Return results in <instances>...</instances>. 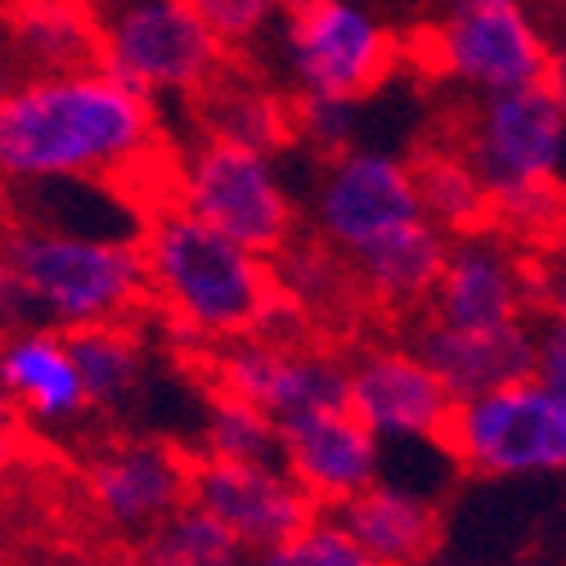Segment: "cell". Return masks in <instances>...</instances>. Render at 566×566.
<instances>
[{"instance_id": "7a4b0ae2", "label": "cell", "mask_w": 566, "mask_h": 566, "mask_svg": "<svg viewBox=\"0 0 566 566\" xmlns=\"http://www.w3.org/2000/svg\"><path fill=\"white\" fill-rule=\"evenodd\" d=\"M149 311L185 350H217L226 342L274 333V319L293 311L274 289L265 256L217 234L176 202L149 207L139 226Z\"/></svg>"}, {"instance_id": "484cf974", "label": "cell", "mask_w": 566, "mask_h": 566, "mask_svg": "<svg viewBox=\"0 0 566 566\" xmlns=\"http://www.w3.org/2000/svg\"><path fill=\"white\" fill-rule=\"evenodd\" d=\"M198 459H226V463H283V432L279 422L256 409L252 400L211 391L202 418V446Z\"/></svg>"}, {"instance_id": "cb8c5ba5", "label": "cell", "mask_w": 566, "mask_h": 566, "mask_svg": "<svg viewBox=\"0 0 566 566\" xmlns=\"http://www.w3.org/2000/svg\"><path fill=\"white\" fill-rule=\"evenodd\" d=\"M193 108L202 113V130L211 135L239 139V145H252L265 154L293 145V99H283L256 82H243L234 73H226Z\"/></svg>"}, {"instance_id": "ffe728a7", "label": "cell", "mask_w": 566, "mask_h": 566, "mask_svg": "<svg viewBox=\"0 0 566 566\" xmlns=\"http://www.w3.org/2000/svg\"><path fill=\"white\" fill-rule=\"evenodd\" d=\"M446 234L428 221H405L387 234H378L374 243L356 248L346 261L350 274V289L374 297L378 306L391 311H413V306H428L432 289H437V274L446 261Z\"/></svg>"}, {"instance_id": "8d00e7d4", "label": "cell", "mask_w": 566, "mask_h": 566, "mask_svg": "<svg viewBox=\"0 0 566 566\" xmlns=\"http://www.w3.org/2000/svg\"><path fill=\"white\" fill-rule=\"evenodd\" d=\"M315 0H279V19H289V14H302V10H311Z\"/></svg>"}, {"instance_id": "d6986e66", "label": "cell", "mask_w": 566, "mask_h": 566, "mask_svg": "<svg viewBox=\"0 0 566 566\" xmlns=\"http://www.w3.org/2000/svg\"><path fill=\"white\" fill-rule=\"evenodd\" d=\"M0 50L23 67V77L95 67L99 63L95 0H6Z\"/></svg>"}, {"instance_id": "9a60e30c", "label": "cell", "mask_w": 566, "mask_h": 566, "mask_svg": "<svg viewBox=\"0 0 566 566\" xmlns=\"http://www.w3.org/2000/svg\"><path fill=\"white\" fill-rule=\"evenodd\" d=\"M279 432H283V468L293 472V481L311 494L319 513H333L346 500H356L387 468L382 459L387 446L346 405L306 413Z\"/></svg>"}, {"instance_id": "6da1fadb", "label": "cell", "mask_w": 566, "mask_h": 566, "mask_svg": "<svg viewBox=\"0 0 566 566\" xmlns=\"http://www.w3.org/2000/svg\"><path fill=\"white\" fill-rule=\"evenodd\" d=\"M54 180L113 189L158 180L167 193L171 149L158 104L108 77L99 63L23 77L0 104V193Z\"/></svg>"}, {"instance_id": "30bf717a", "label": "cell", "mask_w": 566, "mask_h": 566, "mask_svg": "<svg viewBox=\"0 0 566 566\" xmlns=\"http://www.w3.org/2000/svg\"><path fill=\"white\" fill-rule=\"evenodd\" d=\"M418 217L422 211H418L409 158H396L387 149H360V145L319 158L306 221H311V239H319L337 256H350L378 234Z\"/></svg>"}, {"instance_id": "f546056e", "label": "cell", "mask_w": 566, "mask_h": 566, "mask_svg": "<svg viewBox=\"0 0 566 566\" xmlns=\"http://www.w3.org/2000/svg\"><path fill=\"white\" fill-rule=\"evenodd\" d=\"M356 130H360V99H324V95L293 99V145H306L319 158L350 149Z\"/></svg>"}, {"instance_id": "f1b7e54d", "label": "cell", "mask_w": 566, "mask_h": 566, "mask_svg": "<svg viewBox=\"0 0 566 566\" xmlns=\"http://www.w3.org/2000/svg\"><path fill=\"white\" fill-rule=\"evenodd\" d=\"M256 566H382V562L342 526L337 513H315L289 539L261 548Z\"/></svg>"}, {"instance_id": "52a82bcc", "label": "cell", "mask_w": 566, "mask_h": 566, "mask_svg": "<svg viewBox=\"0 0 566 566\" xmlns=\"http://www.w3.org/2000/svg\"><path fill=\"white\" fill-rule=\"evenodd\" d=\"M441 450L476 476H548L566 468V405L535 378L459 400Z\"/></svg>"}, {"instance_id": "836d02e7", "label": "cell", "mask_w": 566, "mask_h": 566, "mask_svg": "<svg viewBox=\"0 0 566 566\" xmlns=\"http://www.w3.org/2000/svg\"><path fill=\"white\" fill-rule=\"evenodd\" d=\"M544 86L557 99V108L566 113V32L557 41H548V67H544Z\"/></svg>"}, {"instance_id": "4316f807", "label": "cell", "mask_w": 566, "mask_h": 566, "mask_svg": "<svg viewBox=\"0 0 566 566\" xmlns=\"http://www.w3.org/2000/svg\"><path fill=\"white\" fill-rule=\"evenodd\" d=\"M274 289L279 297L289 302L297 315H311V311H324L333 302H342L350 293V274H346V261L324 248L319 239H293L289 248H283L274 261Z\"/></svg>"}, {"instance_id": "2e32d148", "label": "cell", "mask_w": 566, "mask_h": 566, "mask_svg": "<svg viewBox=\"0 0 566 566\" xmlns=\"http://www.w3.org/2000/svg\"><path fill=\"white\" fill-rule=\"evenodd\" d=\"M193 459L167 441H117L86 468V494L122 531H154L180 504H189Z\"/></svg>"}, {"instance_id": "f35d334b", "label": "cell", "mask_w": 566, "mask_h": 566, "mask_svg": "<svg viewBox=\"0 0 566 566\" xmlns=\"http://www.w3.org/2000/svg\"><path fill=\"white\" fill-rule=\"evenodd\" d=\"M0 23H6V0H0Z\"/></svg>"}, {"instance_id": "8992f818", "label": "cell", "mask_w": 566, "mask_h": 566, "mask_svg": "<svg viewBox=\"0 0 566 566\" xmlns=\"http://www.w3.org/2000/svg\"><path fill=\"white\" fill-rule=\"evenodd\" d=\"M548 41L531 0H432L413 54L422 73L468 95H500L544 82Z\"/></svg>"}, {"instance_id": "4dcf8cb0", "label": "cell", "mask_w": 566, "mask_h": 566, "mask_svg": "<svg viewBox=\"0 0 566 566\" xmlns=\"http://www.w3.org/2000/svg\"><path fill=\"white\" fill-rule=\"evenodd\" d=\"M230 54L256 45L279 23V0H185Z\"/></svg>"}, {"instance_id": "5bb4252c", "label": "cell", "mask_w": 566, "mask_h": 566, "mask_svg": "<svg viewBox=\"0 0 566 566\" xmlns=\"http://www.w3.org/2000/svg\"><path fill=\"white\" fill-rule=\"evenodd\" d=\"M189 504L217 517L248 553H261L306 526L319 509L283 463H226L193 459Z\"/></svg>"}, {"instance_id": "e575fe53", "label": "cell", "mask_w": 566, "mask_h": 566, "mask_svg": "<svg viewBox=\"0 0 566 566\" xmlns=\"http://www.w3.org/2000/svg\"><path fill=\"white\" fill-rule=\"evenodd\" d=\"M19 413H14V405H10V396H6V387H0V463H6L14 450H19Z\"/></svg>"}, {"instance_id": "ac0fdd59", "label": "cell", "mask_w": 566, "mask_h": 566, "mask_svg": "<svg viewBox=\"0 0 566 566\" xmlns=\"http://www.w3.org/2000/svg\"><path fill=\"white\" fill-rule=\"evenodd\" d=\"M418 360L437 374L446 396L472 400L494 387H509L517 378H531V356H535V324L517 319L504 328H450L428 319L409 342Z\"/></svg>"}, {"instance_id": "7402d4cb", "label": "cell", "mask_w": 566, "mask_h": 566, "mask_svg": "<svg viewBox=\"0 0 566 566\" xmlns=\"http://www.w3.org/2000/svg\"><path fill=\"white\" fill-rule=\"evenodd\" d=\"M409 167H413L422 221L437 226L446 239H459V234L490 226V193L454 145L422 149L418 158H409Z\"/></svg>"}, {"instance_id": "83f0119b", "label": "cell", "mask_w": 566, "mask_h": 566, "mask_svg": "<svg viewBox=\"0 0 566 566\" xmlns=\"http://www.w3.org/2000/svg\"><path fill=\"white\" fill-rule=\"evenodd\" d=\"M490 230H500L517 248H557L566 239V189L562 180H544L531 189H513L490 198Z\"/></svg>"}, {"instance_id": "277c9868", "label": "cell", "mask_w": 566, "mask_h": 566, "mask_svg": "<svg viewBox=\"0 0 566 566\" xmlns=\"http://www.w3.org/2000/svg\"><path fill=\"white\" fill-rule=\"evenodd\" d=\"M167 202L265 261H274L302 234L297 202L283 185L274 154L211 130L171 154Z\"/></svg>"}, {"instance_id": "8fae6325", "label": "cell", "mask_w": 566, "mask_h": 566, "mask_svg": "<svg viewBox=\"0 0 566 566\" xmlns=\"http://www.w3.org/2000/svg\"><path fill=\"white\" fill-rule=\"evenodd\" d=\"M207 360H211L217 391L252 400L279 428H289V422L306 413L346 405V360L297 337L252 333V337L207 350Z\"/></svg>"}, {"instance_id": "1f68e13d", "label": "cell", "mask_w": 566, "mask_h": 566, "mask_svg": "<svg viewBox=\"0 0 566 566\" xmlns=\"http://www.w3.org/2000/svg\"><path fill=\"white\" fill-rule=\"evenodd\" d=\"M531 311L553 324H566V248H544L531 256Z\"/></svg>"}, {"instance_id": "d590c367", "label": "cell", "mask_w": 566, "mask_h": 566, "mask_svg": "<svg viewBox=\"0 0 566 566\" xmlns=\"http://www.w3.org/2000/svg\"><path fill=\"white\" fill-rule=\"evenodd\" d=\"M19 82H23V67H19V63H14L6 50H0V104L10 99V91H14Z\"/></svg>"}, {"instance_id": "74e56055", "label": "cell", "mask_w": 566, "mask_h": 566, "mask_svg": "<svg viewBox=\"0 0 566 566\" xmlns=\"http://www.w3.org/2000/svg\"><path fill=\"white\" fill-rule=\"evenodd\" d=\"M0 328H10V302H6V265H0Z\"/></svg>"}, {"instance_id": "3957f363", "label": "cell", "mask_w": 566, "mask_h": 566, "mask_svg": "<svg viewBox=\"0 0 566 566\" xmlns=\"http://www.w3.org/2000/svg\"><path fill=\"white\" fill-rule=\"evenodd\" d=\"M10 324L82 333L149 311L139 234H91L36 221H0Z\"/></svg>"}, {"instance_id": "9c48e42d", "label": "cell", "mask_w": 566, "mask_h": 566, "mask_svg": "<svg viewBox=\"0 0 566 566\" xmlns=\"http://www.w3.org/2000/svg\"><path fill=\"white\" fill-rule=\"evenodd\" d=\"M396 32L365 0H315L283 19V67L297 95L365 99L396 67Z\"/></svg>"}, {"instance_id": "44dd1931", "label": "cell", "mask_w": 566, "mask_h": 566, "mask_svg": "<svg viewBox=\"0 0 566 566\" xmlns=\"http://www.w3.org/2000/svg\"><path fill=\"white\" fill-rule=\"evenodd\" d=\"M333 513L382 566H418L437 548L441 513L432 494H422L418 485L378 476L369 490H360L356 500H346Z\"/></svg>"}, {"instance_id": "d6a6232c", "label": "cell", "mask_w": 566, "mask_h": 566, "mask_svg": "<svg viewBox=\"0 0 566 566\" xmlns=\"http://www.w3.org/2000/svg\"><path fill=\"white\" fill-rule=\"evenodd\" d=\"M531 378L548 387L566 405V324H535V356H531Z\"/></svg>"}, {"instance_id": "5b68a950", "label": "cell", "mask_w": 566, "mask_h": 566, "mask_svg": "<svg viewBox=\"0 0 566 566\" xmlns=\"http://www.w3.org/2000/svg\"><path fill=\"white\" fill-rule=\"evenodd\" d=\"M95 28L99 67L154 104H198L234 59L185 0H95Z\"/></svg>"}, {"instance_id": "d4e9b609", "label": "cell", "mask_w": 566, "mask_h": 566, "mask_svg": "<svg viewBox=\"0 0 566 566\" xmlns=\"http://www.w3.org/2000/svg\"><path fill=\"white\" fill-rule=\"evenodd\" d=\"M139 566H243L248 548L198 504H180L154 531H145Z\"/></svg>"}, {"instance_id": "4fadbf2b", "label": "cell", "mask_w": 566, "mask_h": 566, "mask_svg": "<svg viewBox=\"0 0 566 566\" xmlns=\"http://www.w3.org/2000/svg\"><path fill=\"white\" fill-rule=\"evenodd\" d=\"M428 311L450 328H504L526 319L531 256L490 226L450 239Z\"/></svg>"}, {"instance_id": "7c38bea8", "label": "cell", "mask_w": 566, "mask_h": 566, "mask_svg": "<svg viewBox=\"0 0 566 566\" xmlns=\"http://www.w3.org/2000/svg\"><path fill=\"white\" fill-rule=\"evenodd\" d=\"M346 409L382 446H441L454 400L413 346L378 342L346 365Z\"/></svg>"}, {"instance_id": "ba28073f", "label": "cell", "mask_w": 566, "mask_h": 566, "mask_svg": "<svg viewBox=\"0 0 566 566\" xmlns=\"http://www.w3.org/2000/svg\"><path fill=\"white\" fill-rule=\"evenodd\" d=\"M454 149L481 176L490 198L562 180L566 113L557 108L544 82L500 95H472L459 117Z\"/></svg>"}, {"instance_id": "603a6c76", "label": "cell", "mask_w": 566, "mask_h": 566, "mask_svg": "<svg viewBox=\"0 0 566 566\" xmlns=\"http://www.w3.org/2000/svg\"><path fill=\"white\" fill-rule=\"evenodd\" d=\"M67 342H73V360H77L91 409H122L139 396L149 374V350L135 319L67 333Z\"/></svg>"}, {"instance_id": "e0dca14e", "label": "cell", "mask_w": 566, "mask_h": 566, "mask_svg": "<svg viewBox=\"0 0 566 566\" xmlns=\"http://www.w3.org/2000/svg\"><path fill=\"white\" fill-rule=\"evenodd\" d=\"M0 387L19 422H36V428H67L91 409L73 342L45 324L0 328Z\"/></svg>"}]
</instances>
